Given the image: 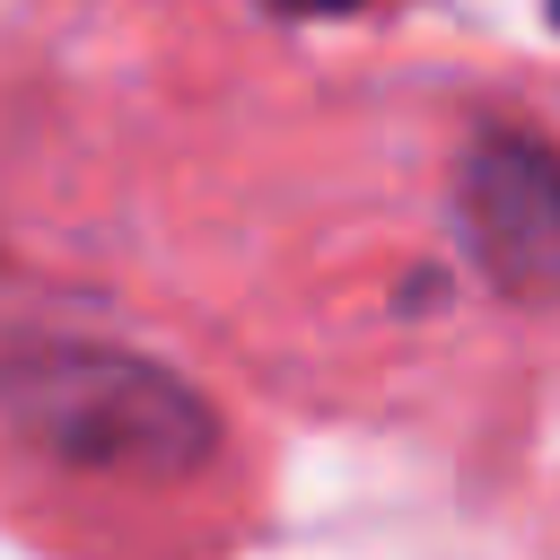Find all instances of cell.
I'll return each instance as SVG.
<instances>
[{
  "label": "cell",
  "mask_w": 560,
  "mask_h": 560,
  "mask_svg": "<svg viewBox=\"0 0 560 560\" xmlns=\"http://www.w3.org/2000/svg\"><path fill=\"white\" fill-rule=\"evenodd\" d=\"M271 9H289V18H341V9H359V0H271Z\"/></svg>",
  "instance_id": "3"
},
{
  "label": "cell",
  "mask_w": 560,
  "mask_h": 560,
  "mask_svg": "<svg viewBox=\"0 0 560 560\" xmlns=\"http://www.w3.org/2000/svg\"><path fill=\"white\" fill-rule=\"evenodd\" d=\"M551 26H560V0H551Z\"/></svg>",
  "instance_id": "4"
},
{
  "label": "cell",
  "mask_w": 560,
  "mask_h": 560,
  "mask_svg": "<svg viewBox=\"0 0 560 560\" xmlns=\"http://www.w3.org/2000/svg\"><path fill=\"white\" fill-rule=\"evenodd\" d=\"M0 411L18 420V438H35L44 455L61 464H88V472H192L219 438L210 402L131 359V350H96V341H44V350H18L0 368Z\"/></svg>",
  "instance_id": "1"
},
{
  "label": "cell",
  "mask_w": 560,
  "mask_h": 560,
  "mask_svg": "<svg viewBox=\"0 0 560 560\" xmlns=\"http://www.w3.org/2000/svg\"><path fill=\"white\" fill-rule=\"evenodd\" d=\"M455 228L508 298H560V158L542 140H472L455 175Z\"/></svg>",
  "instance_id": "2"
}]
</instances>
